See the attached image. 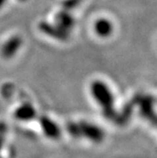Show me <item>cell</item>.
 <instances>
[{"label": "cell", "mask_w": 157, "mask_h": 158, "mask_svg": "<svg viewBox=\"0 0 157 158\" xmlns=\"http://www.w3.org/2000/svg\"><path fill=\"white\" fill-rule=\"evenodd\" d=\"M92 93L97 102L103 106L105 111H110L113 103V97L104 82L95 81L92 83Z\"/></svg>", "instance_id": "1"}, {"label": "cell", "mask_w": 157, "mask_h": 158, "mask_svg": "<svg viewBox=\"0 0 157 158\" xmlns=\"http://www.w3.org/2000/svg\"><path fill=\"white\" fill-rule=\"evenodd\" d=\"M39 30L48 36H50L56 40L66 41L69 37L68 31L63 30L58 25H52L48 22H41L39 24Z\"/></svg>", "instance_id": "2"}, {"label": "cell", "mask_w": 157, "mask_h": 158, "mask_svg": "<svg viewBox=\"0 0 157 158\" xmlns=\"http://www.w3.org/2000/svg\"><path fill=\"white\" fill-rule=\"evenodd\" d=\"M22 46V38L18 35L10 37L1 48V56L5 59H10L15 55Z\"/></svg>", "instance_id": "3"}, {"label": "cell", "mask_w": 157, "mask_h": 158, "mask_svg": "<svg viewBox=\"0 0 157 158\" xmlns=\"http://www.w3.org/2000/svg\"><path fill=\"white\" fill-rule=\"evenodd\" d=\"M55 21H56V25H58L63 30L68 32L75 25V19L66 10H61L57 13L55 17Z\"/></svg>", "instance_id": "4"}, {"label": "cell", "mask_w": 157, "mask_h": 158, "mask_svg": "<svg viewBox=\"0 0 157 158\" xmlns=\"http://www.w3.org/2000/svg\"><path fill=\"white\" fill-rule=\"evenodd\" d=\"M95 32L101 37H108L112 34L114 27L111 21L106 18H99L94 24Z\"/></svg>", "instance_id": "5"}, {"label": "cell", "mask_w": 157, "mask_h": 158, "mask_svg": "<svg viewBox=\"0 0 157 158\" xmlns=\"http://www.w3.org/2000/svg\"><path fill=\"white\" fill-rule=\"evenodd\" d=\"M80 129H81V130H79L80 132L86 134L89 136V138H91L94 141H98L102 138L101 131L95 126H92L89 124H81L80 126Z\"/></svg>", "instance_id": "6"}, {"label": "cell", "mask_w": 157, "mask_h": 158, "mask_svg": "<svg viewBox=\"0 0 157 158\" xmlns=\"http://www.w3.org/2000/svg\"><path fill=\"white\" fill-rule=\"evenodd\" d=\"M33 113L34 111L31 106L26 105V106H22L16 111V117L21 119H30L31 118H32Z\"/></svg>", "instance_id": "7"}, {"label": "cell", "mask_w": 157, "mask_h": 158, "mask_svg": "<svg viewBox=\"0 0 157 158\" xmlns=\"http://www.w3.org/2000/svg\"><path fill=\"white\" fill-rule=\"evenodd\" d=\"M43 122H44L45 131L48 135L53 136V137H56L57 135L59 136V131L57 130L56 126L52 123V121H49V120L45 118L44 120H43Z\"/></svg>", "instance_id": "8"}, {"label": "cell", "mask_w": 157, "mask_h": 158, "mask_svg": "<svg viewBox=\"0 0 157 158\" xmlns=\"http://www.w3.org/2000/svg\"><path fill=\"white\" fill-rule=\"evenodd\" d=\"M82 0H64L63 2V7L66 10H70L72 9H75L77 6L80 5V3Z\"/></svg>", "instance_id": "9"}, {"label": "cell", "mask_w": 157, "mask_h": 158, "mask_svg": "<svg viewBox=\"0 0 157 158\" xmlns=\"http://www.w3.org/2000/svg\"><path fill=\"white\" fill-rule=\"evenodd\" d=\"M6 1H7V0H0V9H1L6 4Z\"/></svg>", "instance_id": "10"}, {"label": "cell", "mask_w": 157, "mask_h": 158, "mask_svg": "<svg viewBox=\"0 0 157 158\" xmlns=\"http://www.w3.org/2000/svg\"><path fill=\"white\" fill-rule=\"evenodd\" d=\"M20 1H22V2H25V1H27V0H20Z\"/></svg>", "instance_id": "11"}]
</instances>
